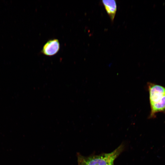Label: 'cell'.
I'll list each match as a JSON object with an SVG mask.
<instances>
[{"mask_svg":"<svg viewBox=\"0 0 165 165\" xmlns=\"http://www.w3.org/2000/svg\"><path fill=\"white\" fill-rule=\"evenodd\" d=\"M147 88L151 108L149 117L152 118L158 113L165 112V87L149 82Z\"/></svg>","mask_w":165,"mask_h":165,"instance_id":"1","label":"cell"},{"mask_svg":"<svg viewBox=\"0 0 165 165\" xmlns=\"http://www.w3.org/2000/svg\"><path fill=\"white\" fill-rule=\"evenodd\" d=\"M123 147L121 145L110 153L86 157L78 154L79 165H113L114 160L121 153Z\"/></svg>","mask_w":165,"mask_h":165,"instance_id":"2","label":"cell"},{"mask_svg":"<svg viewBox=\"0 0 165 165\" xmlns=\"http://www.w3.org/2000/svg\"><path fill=\"white\" fill-rule=\"evenodd\" d=\"M60 48V43L58 39H50L44 45L41 52L45 55L52 56L56 54L58 52Z\"/></svg>","mask_w":165,"mask_h":165,"instance_id":"3","label":"cell"},{"mask_svg":"<svg viewBox=\"0 0 165 165\" xmlns=\"http://www.w3.org/2000/svg\"><path fill=\"white\" fill-rule=\"evenodd\" d=\"M102 3L109 16L111 20H113L117 10V4L114 0H104Z\"/></svg>","mask_w":165,"mask_h":165,"instance_id":"4","label":"cell"}]
</instances>
